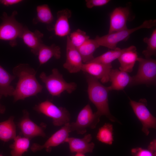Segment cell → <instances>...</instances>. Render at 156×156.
Wrapping results in <instances>:
<instances>
[{"mask_svg":"<svg viewBox=\"0 0 156 156\" xmlns=\"http://www.w3.org/2000/svg\"><path fill=\"white\" fill-rule=\"evenodd\" d=\"M12 72L18 78L13 96L14 102L36 96L42 91L43 87L36 78V71L29 64H19L13 68Z\"/></svg>","mask_w":156,"mask_h":156,"instance_id":"6da1fadb","label":"cell"},{"mask_svg":"<svg viewBox=\"0 0 156 156\" xmlns=\"http://www.w3.org/2000/svg\"><path fill=\"white\" fill-rule=\"evenodd\" d=\"M86 79L88 97L97 109L96 113L100 117L105 116L111 121L118 122L110 112L108 100L109 91L108 87L104 86L98 79L87 74Z\"/></svg>","mask_w":156,"mask_h":156,"instance_id":"7a4b0ae2","label":"cell"},{"mask_svg":"<svg viewBox=\"0 0 156 156\" xmlns=\"http://www.w3.org/2000/svg\"><path fill=\"white\" fill-rule=\"evenodd\" d=\"M39 77L44 83L49 93L53 96H59L65 91L70 94L77 88L75 83L66 82L62 74L56 68L53 69L52 73L48 76L44 72H42Z\"/></svg>","mask_w":156,"mask_h":156,"instance_id":"3957f363","label":"cell"},{"mask_svg":"<svg viewBox=\"0 0 156 156\" xmlns=\"http://www.w3.org/2000/svg\"><path fill=\"white\" fill-rule=\"evenodd\" d=\"M156 25L155 19L145 20L140 26L132 28H127L116 32L102 36H96L94 39L100 46L105 47L111 49L116 47L119 42L127 40L132 33L142 28H151Z\"/></svg>","mask_w":156,"mask_h":156,"instance_id":"277c9868","label":"cell"},{"mask_svg":"<svg viewBox=\"0 0 156 156\" xmlns=\"http://www.w3.org/2000/svg\"><path fill=\"white\" fill-rule=\"evenodd\" d=\"M17 12L14 11L10 16L3 13L0 25V40L9 41L10 45L14 47L17 44L16 39L20 38L25 27L15 18Z\"/></svg>","mask_w":156,"mask_h":156,"instance_id":"5b68a950","label":"cell"},{"mask_svg":"<svg viewBox=\"0 0 156 156\" xmlns=\"http://www.w3.org/2000/svg\"><path fill=\"white\" fill-rule=\"evenodd\" d=\"M138 68L136 74L131 77L129 85H155L156 82V61L151 58L139 57Z\"/></svg>","mask_w":156,"mask_h":156,"instance_id":"8992f818","label":"cell"},{"mask_svg":"<svg viewBox=\"0 0 156 156\" xmlns=\"http://www.w3.org/2000/svg\"><path fill=\"white\" fill-rule=\"evenodd\" d=\"M34 109L51 118L55 126H61L70 122L71 117L68 111L64 107H58L48 100L36 105Z\"/></svg>","mask_w":156,"mask_h":156,"instance_id":"52a82bcc","label":"cell"},{"mask_svg":"<svg viewBox=\"0 0 156 156\" xmlns=\"http://www.w3.org/2000/svg\"><path fill=\"white\" fill-rule=\"evenodd\" d=\"M100 117L96 112H93L88 104L80 111L76 121L70 123L71 131H75L78 134H84L87 128L94 129L96 127Z\"/></svg>","mask_w":156,"mask_h":156,"instance_id":"ba28073f","label":"cell"},{"mask_svg":"<svg viewBox=\"0 0 156 156\" xmlns=\"http://www.w3.org/2000/svg\"><path fill=\"white\" fill-rule=\"evenodd\" d=\"M129 103L135 115L142 124V131L146 135H148L150 129L156 128V119L147 108L146 100L142 99L137 102L130 99Z\"/></svg>","mask_w":156,"mask_h":156,"instance_id":"9c48e42d","label":"cell"},{"mask_svg":"<svg viewBox=\"0 0 156 156\" xmlns=\"http://www.w3.org/2000/svg\"><path fill=\"white\" fill-rule=\"evenodd\" d=\"M70 122L64 125L60 129L53 134L43 145L33 143L31 147V151L36 152L45 148L47 152L51 151V148L55 147L65 142L69 137V133L71 131Z\"/></svg>","mask_w":156,"mask_h":156,"instance_id":"30bf717a","label":"cell"},{"mask_svg":"<svg viewBox=\"0 0 156 156\" xmlns=\"http://www.w3.org/2000/svg\"><path fill=\"white\" fill-rule=\"evenodd\" d=\"M66 60L63 67L70 73H76L81 70L83 63L77 49L72 44L68 36H67Z\"/></svg>","mask_w":156,"mask_h":156,"instance_id":"8fae6325","label":"cell"},{"mask_svg":"<svg viewBox=\"0 0 156 156\" xmlns=\"http://www.w3.org/2000/svg\"><path fill=\"white\" fill-rule=\"evenodd\" d=\"M130 15V10L127 7L116 8L110 15L109 34L127 28V23Z\"/></svg>","mask_w":156,"mask_h":156,"instance_id":"7c38bea8","label":"cell"},{"mask_svg":"<svg viewBox=\"0 0 156 156\" xmlns=\"http://www.w3.org/2000/svg\"><path fill=\"white\" fill-rule=\"evenodd\" d=\"M23 112V116L18 126L24 137L30 139L36 136L45 137L46 135L42 127L38 125L30 119L29 112L24 110Z\"/></svg>","mask_w":156,"mask_h":156,"instance_id":"4fadbf2b","label":"cell"},{"mask_svg":"<svg viewBox=\"0 0 156 156\" xmlns=\"http://www.w3.org/2000/svg\"><path fill=\"white\" fill-rule=\"evenodd\" d=\"M112 65H107L101 63L90 62L83 63L81 70L105 83L109 81V74L112 69Z\"/></svg>","mask_w":156,"mask_h":156,"instance_id":"5bb4252c","label":"cell"},{"mask_svg":"<svg viewBox=\"0 0 156 156\" xmlns=\"http://www.w3.org/2000/svg\"><path fill=\"white\" fill-rule=\"evenodd\" d=\"M92 139L91 135L88 134L81 138L68 137L65 142L68 144L71 153L85 154L93 152L95 144L93 142H90Z\"/></svg>","mask_w":156,"mask_h":156,"instance_id":"9a60e30c","label":"cell"},{"mask_svg":"<svg viewBox=\"0 0 156 156\" xmlns=\"http://www.w3.org/2000/svg\"><path fill=\"white\" fill-rule=\"evenodd\" d=\"M71 14V11L68 9H63L57 12V19L53 28L56 35L63 37L67 36L70 34L69 19Z\"/></svg>","mask_w":156,"mask_h":156,"instance_id":"2e32d148","label":"cell"},{"mask_svg":"<svg viewBox=\"0 0 156 156\" xmlns=\"http://www.w3.org/2000/svg\"><path fill=\"white\" fill-rule=\"evenodd\" d=\"M43 34L38 30L32 32L25 27L20 38L34 54L37 55L40 47L43 44L42 38Z\"/></svg>","mask_w":156,"mask_h":156,"instance_id":"e0dca14e","label":"cell"},{"mask_svg":"<svg viewBox=\"0 0 156 156\" xmlns=\"http://www.w3.org/2000/svg\"><path fill=\"white\" fill-rule=\"evenodd\" d=\"M131 80V77L128 73L117 69H112L109 76V81L111 83L108 87V89L109 91L122 90L129 85Z\"/></svg>","mask_w":156,"mask_h":156,"instance_id":"ac0fdd59","label":"cell"},{"mask_svg":"<svg viewBox=\"0 0 156 156\" xmlns=\"http://www.w3.org/2000/svg\"><path fill=\"white\" fill-rule=\"evenodd\" d=\"M136 50V47L133 45L126 48L118 59L120 64V70L128 73L132 72L139 58Z\"/></svg>","mask_w":156,"mask_h":156,"instance_id":"d6986e66","label":"cell"},{"mask_svg":"<svg viewBox=\"0 0 156 156\" xmlns=\"http://www.w3.org/2000/svg\"><path fill=\"white\" fill-rule=\"evenodd\" d=\"M37 55L40 64L41 65L46 63L52 57L59 59L61 56V49L54 44L49 46L43 43L39 48Z\"/></svg>","mask_w":156,"mask_h":156,"instance_id":"ffe728a7","label":"cell"},{"mask_svg":"<svg viewBox=\"0 0 156 156\" xmlns=\"http://www.w3.org/2000/svg\"><path fill=\"white\" fill-rule=\"evenodd\" d=\"M16 77L0 65V94L5 97L13 96L15 88L11 85V83Z\"/></svg>","mask_w":156,"mask_h":156,"instance_id":"44dd1931","label":"cell"},{"mask_svg":"<svg viewBox=\"0 0 156 156\" xmlns=\"http://www.w3.org/2000/svg\"><path fill=\"white\" fill-rule=\"evenodd\" d=\"M14 117L10 116L8 119L0 122V140L8 142L14 139L16 135Z\"/></svg>","mask_w":156,"mask_h":156,"instance_id":"7402d4cb","label":"cell"},{"mask_svg":"<svg viewBox=\"0 0 156 156\" xmlns=\"http://www.w3.org/2000/svg\"><path fill=\"white\" fill-rule=\"evenodd\" d=\"M99 47L94 39L89 38L82 45L76 48L81 57L83 63H86L90 62L94 58V53Z\"/></svg>","mask_w":156,"mask_h":156,"instance_id":"603a6c76","label":"cell"},{"mask_svg":"<svg viewBox=\"0 0 156 156\" xmlns=\"http://www.w3.org/2000/svg\"><path fill=\"white\" fill-rule=\"evenodd\" d=\"M13 143L10 145L11 156H22L28 151L30 145V139L19 135L16 136Z\"/></svg>","mask_w":156,"mask_h":156,"instance_id":"cb8c5ba5","label":"cell"},{"mask_svg":"<svg viewBox=\"0 0 156 156\" xmlns=\"http://www.w3.org/2000/svg\"><path fill=\"white\" fill-rule=\"evenodd\" d=\"M36 10V16L33 21L34 24L40 22L49 25L53 22V16L48 5L44 4L38 5Z\"/></svg>","mask_w":156,"mask_h":156,"instance_id":"d4e9b609","label":"cell"},{"mask_svg":"<svg viewBox=\"0 0 156 156\" xmlns=\"http://www.w3.org/2000/svg\"><path fill=\"white\" fill-rule=\"evenodd\" d=\"M126 49H121L117 47L114 49H111L99 56L94 57L90 62H95L105 65H112V62L118 59Z\"/></svg>","mask_w":156,"mask_h":156,"instance_id":"484cf974","label":"cell"},{"mask_svg":"<svg viewBox=\"0 0 156 156\" xmlns=\"http://www.w3.org/2000/svg\"><path fill=\"white\" fill-rule=\"evenodd\" d=\"M112 125L105 123L99 129L96 135L97 139L102 143L112 144L114 141Z\"/></svg>","mask_w":156,"mask_h":156,"instance_id":"4316f807","label":"cell"},{"mask_svg":"<svg viewBox=\"0 0 156 156\" xmlns=\"http://www.w3.org/2000/svg\"><path fill=\"white\" fill-rule=\"evenodd\" d=\"M143 41L147 44L145 50H143L142 54L145 58H149L153 55H156V29H154L149 38H144Z\"/></svg>","mask_w":156,"mask_h":156,"instance_id":"83f0119b","label":"cell"},{"mask_svg":"<svg viewBox=\"0 0 156 156\" xmlns=\"http://www.w3.org/2000/svg\"><path fill=\"white\" fill-rule=\"evenodd\" d=\"M69 37L73 45L77 48L82 45L90 38L85 32L78 29L70 34Z\"/></svg>","mask_w":156,"mask_h":156,"instance_id":"f1b7e54d","label":"cell"},{"mask_svg":"<svg viewBox=\"0 0 156 156\" xmlns=\"http://www.w3.org/2000/svg\"><path fill=\"white\" fill-rule=\"evenodd\" d=\"M133 156H155L156 153H154L148 149H144L141 148H133L131 150Z\"/></svg>","mask_w":156,"mask_h":156,"instance_id":"f546056e","label":"cell"},{"mask_svg":"<svg viewBox=\"0 0 156 156\" xmlns=\"http://www.w3.org/2000/svg\"><path fill=\"white\" fill-rule=\"evenodd\" d=\"M109 0H86V5L88 8H92L94 7L101 6L108 3Z\"/></svg>","mask_w":156,"mask_h":156,"instance_id":"4dcf8cb0","label":"cell"},{"mask_svg":"<svg viewBox=\"0 0 156 156\" xmlns=\"http://www.w3.org/2000/svg\"><path fill=\"white\" fill-rule=\"evenodd\" d=\"M22 1V0H1L0 3L4 5L9 6L18 4Z\"/></svg>","mask_w":156,"mask_h":156,"instance_id":"1f68e13d","label":"cell"},{"mask_svg":"<svg viewBox=\"0 0 156 156\" xmlns=\"http://www.w3.org/2000/svg\"><path fill=\"white\" fill-rule=\"evenodd\" d=\"M2 96L0 94V100L1 99ZM6 108L5 106L1 105L0 103V113L3 114L5 111Z\"/></svg>","mask_w":156,"mask_h":156,"instance_id":"d6a6232c","label":"cell"},{"mask_svg":"<svg viewBox=\"0 0 156 156\" xmlns=\"http://www.w3.org/2000/svg\"><path fill=\"white\" fill-rule=\"evenodd\" d=\"M74 156H85L84 154L81 153H76V154Z\"/></svg>","mask_w":156,"mask_h":156,"instance_id":"836d02e7","label":"cell"},{"mask_svg":"<svg viewBox=\"0 0 156 156\" xmlns=\"http://www.w3.org/2000/svg\"><path fill=\"white\" fill-rule=\"evenodd\" d=\"M0 156H3L2 155H1L0 154Z\"/></svg>","mask_w":156,"mask_h":156,"instance_id":"e575fe53","label":"cell"}]
</instances>
